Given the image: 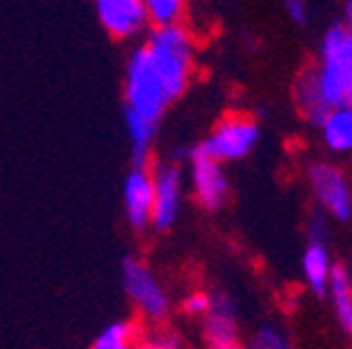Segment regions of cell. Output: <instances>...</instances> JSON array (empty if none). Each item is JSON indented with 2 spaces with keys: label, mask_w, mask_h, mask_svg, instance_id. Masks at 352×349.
I'll list each match as a JSON object with an SVG mask.
<instances>
[{
  "label": "cell",
  "mask_w": 352,
  "mask_h": 349,
  "mask_svg": "<svg viewBox=\"0 0 352 349\" xmlns=\"http://www.w3.org/2000/svg\"><path fill=\"white\" fill-rule=\"evenodd\" d=\"M154 71L160 74L171 103L182 98L193 81L196 69V39L186 25L149 27L142 42Z\"/></svg>",
  "instance_id": "6da1fadb"
},
{
  "label": "cell",
  "mask_w": 352,
  "mask_h": 349,
  "mask_svg": "<svg viewBox=\"0 0 352 349\" xmlns=\"http://www.w3.org/2000/svg\"><path fill=\"white\" fill-rule=\"evenodd\" d=\"M122 103L125 115H138L142 120L160 125L166 110L171 108V98L162 83L160 74L154 71L152 61L142 44L132 49L125 64V78H122Z\"/></svg>",
  "instance_id": "7a4b0ae2"
},
{
  "label": "cell",
  "mask_w": 352,
  "mask_h": 349,
  "mask_svg": "<svg viewBox=\"0 0 352 349\" xmlns=\"http://www.w3.org/2000/svg\"><path fill=\"white\" fill-rule=\"evenodd\" d=\"M122 289L132 308L149 325H162L171 313V295L147 262L125 257L122 262Z\"/></svg>",
  "instance_id": "3957f363"
},
{
  "label": "cell",
  "mask_w": 352,
  "mask_h": 349,
  "mask_svg": "<svg viewBox=\"0 0 352 349\" xmlns=\"http://www.w3.org/2000/svg\"><path fill=\"white\" fill-rule=\"evenodd\" d=\"M176 159H186L188 188L198 207H204L206 213H220L230 201V179H228L226 164L206 154L201 144L179 149Z\"/></svg>",
  "instance_id": "277c9868"
},
{
  "label": "cell",
  "mask_w": 352,
  "mask_h": 349,
  "mask_svg": "<svg viewBox=\"0 0 352 349\" xmlns=\"http://www.w3.org/2000/svg\"><path fill=\"white\" fill-rule=\"evenodd\" d=\"M259 137H262V127L252 115L230 113L220 117L213 130L208 132V137L198 144L206 154L218 159L220 164H235V161L248 159L257 149Z\"/></svg>",
  "instance_id": "5b68a950"
},
{
  "label": "cell",
  "mask_w": 352,
  "mask_h": 349,
  "mask_svg": "<svg viewBox=\"0 0 352 349\" xmlns=\"http://www.w3.org/2000/svg\"><path fill=\"white\" fill-rule=\"evenodd\" d=\"M308 188L318 207L336 223H352V181L333 161H311L306 166Z\"/></svg>",
  "instance_id": "8992f818"
},
{
  "label": "cell",
  "mask_w": 352,
  "mask_h": 349,
  "mask_svg": "<svg viewBox=\"0 0 352 349\" xmlns=\"http://www.w3.org/2000/svg\"><path fill=\"white\" fill-rule=\"evenodd\" d=\"M152 185H154V203H152V227L157 232H169L182 215L184 198H186V174L179 161H157L152 166Z\"/></svg>",
  "instance_id": "52a82bcc"
},
{
  "label": "cell",
  "mask_w": 352,
  "mask_h": 349,
  "mask_svg": "<svg viewBox=\"0 0 352 349\" xmlns=\"http://www.w3.org/2000/svg\"><path fill=\"white\" fill-rule=\"evenodd\" d=\"M100 27L113 39H138L147 34L149 20L142 0H94Z\"/></svg>",
  "instance_id": "ba28073f"
},
{
  "label": "cell",
  "mask_w": 352,
  "mask_h": 349,
  "mask_svg": "<svg viewBox=\"0 0 352 349\" xmlns=\"http://www.w3.org/2000/svg\"><path fill=\"white\" fill-rule=\"evenodd\" d=\"M152 169L147 164H135L122 181V213L135 232H147L152 227Z\"/></svg>",
  "instance_id": "9c48e42d"
},
{
  "label": "cell",
  "mask_w": 352,
  "mask_h": 349,
  "mask_svg": "<svg viewBox=\"0 0 352 349\" xmlns=\"http://www.w3.org/2000/svg\"><path fill=\"white\" fill-rule=\"evenodd\" d=\"M201 328H204V337L210 344V349L240 342V322H237L235 303L226 291H210V303L208 311L201 315Z\"/></svg>",
  "instance_id": "30bf717a"
},
{
  "label": "cell",
  "mask_w": 352,
  "mask_h": 349,
  "mask_svg": "<svg viewBox=\"0 0 352 349\" xmlns=\"http://www.w3.org/2000/svg\"><path fill=\"white\" fill-rule=\"evenodd\" d=\"M318 137L330 154H350L352 152V103L336 105L323 115L318 122Z\"/></svg>",
  "instance_id": "8fae6325"
},
{
  "label": "cell",
  "mask_w": 352,
  "mask_h": 349,
  "mask_svg": "<svg viewBox=\"0 0 352 349\" xmlns=\"http://www.w3.org/2000/svg\"><path fill=\"white\" fill-rule=\"evenodd\" d=\"M333 254L328 249V242H308L301 254V276L306 289L318 298H325L330 273H333Z\"/></svg>",
  "instance_id": "7c38bea8"
},
{
  "label": "cell",
  "mask_w": 352,
  "mask_h": 349,
  "mask_svg": "<svg viewBox=\"0 0 352 349\" xmlns=\"http://www.w3.org/2000/svg\"><path fill=\"white\" fill-rule=\"evenodd\" d=\"M325 298L330 300L342 333L352 337V273L347 271V267H342V264L333 267Z\"/></svg>",
  "instance_id": "4fadbf2b"
},
{
  "label": "cell",
  "mask_w": 352,
  "mask_h": 349,
  "mask_svg": "<svg viewBox=\"0 0 352 349\" xmlns=\"http://www.w3.org/2000/svg\"><path fill=\"white\" fill-rule=\"evenodd\" d=\"M294 103H296L298 115L314 127H318V122L323 120V115L330 110L325 105V100L320 98L318 86H316L314 74H311V66H306L296 76V83H294Z\"/></svg>",
  "instance_id": "5bb4252c"
},
{
  "label": "cell",
  "mask_w": 352,
  "mask_h": 349,
  "mask_svg": "<svg viewBox=\"0 0 352 349\" xmlns=\"http://www.w3.org/2000/svg\"><path fill=\"white\" fill-rule=\"evenodd\" d=\"M138 342H140L138 328L127 320H118L100 330L98 337L94 339V344L88 349H135Z\"/></svg>",
  "instance_id": "9a60e30c"
},
{
  "label": "cell",
  "mask_w": 352,
  "mask_h": 349,
  "mask_svg": "<svg viewBox=\"0 0 352 349\" xmlns=\"http://www.w3.org/2000/svg\"><path fill=\"white\" fill-rule=\"evenodd\" d=\"M149 27L182 25L186 15V0H142Z\"/></svg>",
  "instance_id": "2e32d148"
},
{
  "label": "cell",
  "mask_w": 352,
  "mask_h": 349,
  "mask_svg": "<svg viewBox=\"0 0 352 349\" xmlns=\"http://www.w3.org/2000/svg\"><path fill=\"white\" fill-rule=\"evenodd\" d=\"M248 347L250 349H294V344H292V339H289V335H286L279 325L264 322V325H259L252 333Z\"/></svg>",
  "instance_id": "e0dca14e"
},
{
  "label": "cell",
  "mask_w": 352,
  "mask_h": 349,
  "mask_svg": "<svg viewBox=\"0 0 352 349\" xmlns=\"http://www.w3.org/2000/svg\"><path fill=\"white\" fill-rule=\"evenodd\" d=\"M208 303H210L208 291H191V293L184 295L182 313L186 317H193V320H201V315L208 311Z\"/></svg>",
  "instance_id": "ac0fdd59"
},
{
  "label": "cell",
  "mask_w": 352,
  "mask_h": 349,
  "mask_svg": "<svg viewBox=\"0 0 352 349\" xmlns=\"http://www.w3.org/2000/svg\"><path fill=\"white\" fill-rule=\"evenodd\" d=\"M330 223L333 220L323 213V210H316L306 223V232H308V240L311 242H328L330 237Z\"/></svg>",
  "instance_id": "d6986e66"
},
{
  "label": "cell",
  "mask_w": 352,
  "mask_h": 349,
  "mask_svg": "<svg viewBox=\"0 0 352 349\" xmlns=\"http://www.w3.org/2000/svg\"><path fill=\"white\" fill-rule=\"evenodd\" d=\"M286 17L294 25H306L308 22V0H281Z\"/></svg>",
  "instance_id": "ffe728a7"
},
{
  "label": "cell",
  "mask_w": 352,
  "mask_h": 349,
  "mask_svg": "<svg viewBox=\"0 0 352 349\" xmlns=\"http://www.w3.org/2000/svg\"><path fill=\"white\" fill-rule=\"evenodd\" d=\"M135 349H184L176 337H152V339H140Z\"/></svg>",
  "instance_id": "44dd1931"
},
{
  "label": "cell",
  "mask_w": 352,
  "mask_h": 349,
  "mask_svg": "<svg viewBox=\"0 0 352 349\" xmlns=\"http://www.w3.org/2000/svg\"><path fill=\"white\" fill-rule=\"evenodd\" d=\"M340 56H342L347 71H350V76H352V22H347V34H345V39H342Z\"/></svg>",
  "instance_id": "7402d4cb"
},
{
  "label": "cell",
  "mask_w": 352,
  "mask_h": 349,
  "mask_svg": "<svg viewBox=\"0 0 352 349\" xmlns=\"http://www.w3.org/2000/svg\"><path fill=\"white\" fill-rule=\"evenodd\" d=\"M342 8H345L347 22H352V0H342Z\"/></svg>",
  "instance_id": "603a6c76"
},
{
  "label": "cell",
  "mask_w": 352,
  "mask_h": 349,
  "mask_svg": "<svg viewBox=\"0 0 352 349\" xmlns=\"http://www.w3.org/2000/svg\"><path fill=\"white\" fill-rule=\"evenodd\" d=\"M220 349H250V347H245V344L235 342V344H228V347H220Z\"/></svg>",
  "instance_id": "cb8c5ba5"
}]
</instances>
